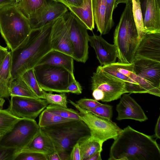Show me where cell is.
Segmentation results:
<instances>
[{
  "label": "cell",
  "mask_w": 160,
  "mask_h": 160,
  "mask_svg": "<svg viewBox=\"0 0 160 160\" xmlns=\"http://www.w3.org/2000/svg\"><path fill=\"white\" fill-rule=\"evenodd\" d=\"M55 20L40 28L32 29L25 39L10 51L11 78L21 76L27 71L33 68L41 59L52 49L51 35L52 26Z\"/></svg>",
  "instance_id": "obj_1"
},
{
  "label": "cell",
  "mask_w": 160,
  "mask_h": 160,
  "mask_svg": "<svg viewBox=\"0 0 160 160\" xmlns=\"http://www.w3.org/2000/svg\"><path fill=\"white\" fill-rule=\"evenodd\" d=\"M114 140L109 160H160V149L156 140L129 126Z\"/></svg>",
  "instance_id": "obj_2"
},
{
  "label": "cell",
  "mask_w": 160,
  "mask_h": 160,
  "mask_svg": "<svg viewBox=\"0 0 160 160\" xmlns=\"http://www.w3.org/2000/svg\"><path fill=\"white\" fill-rule=\"evenodd\" d=\"M114 34L118 62L132 63L140 39L133 18L132 1L126 4Z\"/></svg>",
  "instance_id": "obj_3"
},
{
  "label": "cell",
  "mask_w": 160,
  "mask_h": 160,
  "mask_svg": "<svg viewBox=\"0 0 160 160\" xmlns=\"http://www.w3.org/2000/svg\"><path fill=\"white\" fill-rule=\"evenodd\" d=\"M32 29L29 20L15 3L0 6V32L11 51L25 39Z\"/></svg>",
  "instance_id": "obj_4"
},
{
  "label": "cell",
  "mask_w": 160,
  "mask_h": 160,
  "mask_svg": "<svg viewBox=\"0 0 160 160\" xmlns=\"http://www.w3.org/2000/svg\"><path fill=\"white\" fill-rule=\"evenodd\" d=\"M51 140L58 155H70L81 138L90 136L89 128L82 120H73L40 128Z\"/></svg>",
  "instance_id": "obj_5"
},
{
  "label": "cell",
  "mask_w": 160,
  "mask_h": 160,
  "mask_svg": "<svg viewBox=\"0 0 160 160\" xmlns=\"http://www.w3.org/2000/svg\"><path fill=\"white\" fill-rule=\"evenodd\" d=\"M91 83L92 95L97 101L110 102L128 93L125 82L103 71L101 66H98L93 72Z\"/></svg>",
  "instance_id": "obj_6"
},
{
  "label": "cell",
  "mask_w": 160,
  "mask_h": 160,
  "mask_svg": "<svg viewBox=\"0 0 160 160\" xmlns=\"http://www.w3.org/2000/svg\"><path fill=\"white\" fill-rule=\"evenodd\" d=\"M34 72L40 87L49 92L67 93V88L75 78L65 68L49 64L37 65Z\"/></svg>",
  "instance_id": "obj_7"
},
{
  "label": "cell",
  "mask_w": 160,
  "mask_h": 160,
  "mask_svg": "<svg viewBox=\"0 0 160 160\" xmlns=\"http://www.w3.org/2000/svg\"><path fill=\"white\" fill-rule=\"evenodd\" d=\"M34 120L21 118L0 137V147L16 149L18 153L25 147L39 132Z\"/></svg>",
  "instance_id": "obj_8"
},
{
  "label": "cell",
  "mask_w": 160,
  "mask_h": 160,
  "mask_svg": "<svg viewBox=\"0 0 160 160\" xmlns=\"http://www.w3.org/2000/svg\"><path fill=\"white\" fill-rule=\"evenodd\" d=\"M69 102L79 111L82 120L89 129L90 137L101 144L110 139L114 140L122 131L111 120L98 116L81 108L71 100Z\"/></svg>",
  "instance_id": "obj_9"
},
{
  "label": "cell",
  "mask_w": 160,
  "mask_h": 160,
  "mask_svg": "<svg viewBox=\"0 0 160 160\" xmlns=\"http://www.w3.org/2000/svg\"><path fill=\"white\" fill-rule=\"evenodd\" d=\"M63 17L68 28L73 52L72 57L77 62L85 63L88 58L89 36L87 29L71 12Z\"/></svg>",
  "instance_id": "obj_10"
},
{
  "label": "cell",
  "mask_w": 160,
  "mask_h": 160,
  "mask_svg": "<svg viewBox=\"0 0 160 160\" xmlns=\"http://www.w3.org/2000/svg\"><path fill=\"white\" fill-rule=\"evenodd\" d=\"M8 108L6 109L18 118L35 119L48 105L47 101L39 98L11 96Z\"/></svg>",
  "instance_id": "obj_11"
},
{
  "label": "cell",
  "mask_w": 160,
  "mask_h": 160,
  "mask_svg": "<svg viewBox=\"0 0 160 160\" xmlns=\"http://www.w3.org/2000/svg\"><path fill=\"white\" fill-rule=\"evenodd\" d=\"M51 43L52 49L72 57L73 52L69 34L63 16L56 19L53 24Z\"/></svg>",
  "instance_id": "obj_12"
},
{
  "label": "cell",
  "mask_w": 160,
  "mask_h": 160,
  "mask_svg": "<svg viewBox=\"0 0 160 160\" xmlns=\"http://www.w3.org/2000/svg\"><path fill=\"white\" fill-rule=\"evenodd\" d=\"M132 63L134 72L137 75L160 89V62L136 58Z\"/></svg>",
  "instance_id": "obj_13"
},
{
  "label": "cell",
  "mask_w": 160,
  "mask_h": 160,
  "mask_svg": "<svg viewBox=\"0 0 160 160\" xmlns=\"http://www.w3.org/2000/svg\"><path fill=\"white\" fill-rule=\"evenodd\" d=\"M136 58L160 62V32L144 33L135 53Z\"/></svg>",
  "instance_id": "obj_14"
},
{
  "label": "cell",
  "mask_w": 160,
  "mask_h": 160,
  "mask_svg": "<svg viewBox=\"0 0 160 160\" xmlns=\"http://www.w3.org/2000/svg\"><path fill=\"white\" fill-rule=\"evenodd\" d=\"M116 108L118 112V120L131 119L140 122L145 121L148 118L139 104L129 94H123Z\"/></svg>",
  "instance_id": "obj_15"
},
{
  "label": "cell",
  "mask_w": 160,
  "mask_h": 160,
  "mask_svg": "<svg viewBox=\"0 0 160 160\" xmlns=\"http://www.w3.org/2000/svg\"><path fill=\"white\" fill-rule=\"evenodd\" d=\"M64 4L49 0L46 6L33 19L29 21L32 29L40 28L47 23L62 17L68 11Z\"/></svg>",
  "instance_id": "obj_16"
},
{
  "label": "cell",
  "mask_w": 160,
  "mask_h": 160,
  "mask_svg": "<svg viewBox=\"0 0 160 160\" xmlns=\"http://www.w3.org/2000/svg\"><path fill=\"white\" fill-rule=\"evenodd\" d=\"M89 42L94 49L101 66L108 65L116 62L117 57L115 45L108 43L101 35L93 34L89 36Z\"/></svg>",
  "instance_id": "obj_17"
},
{
  "label": "cell",
  "mask_w": 160,
  "mask_h": 160,
  "mask_svg": "<svg viewBox=\"0 0 160 160\" xmlns=\"http://www.w3.org/2000/svg\"><path fill=\"white\" fill-rule=\"evenodd\" d=\"M144 7V33L160 32V0H146Z\"/></svg>",
  "instance_id": "obj_18"
},
{
  "label": "cell",
  "mask_w": 160,
  "mask_h": 160,
  "mask_svg": "<svg viewBox=\"0 0 160 160\" xmlns=\"http://www.w3.org/2000/svg\"><path fill=\"white\" fill-rule=\"evenodd\" d=\"M73 60L72 57L67 54L52 49L41 59L37 65L49 64L61 67L74 75Z\"/></svg>",
  "instance_id": "obj_19"
},
{
  "label": "cell",
  "mask_w": 160,
  "mask_h": 160,
  "mask_svg": "<svg viewBox=\"0 0 160 160\" xmlns=\"http://www.w3.org/2000/svg\"><path fill=\"white\" fill-rule=\"evenodd\" d=\"M21 152H34L47 155L56 152L51 140L41 128L30 142Z\"/></svg>",
  "instance_id": "obj_20"
},
{
  "label": "cell",
  "mask_w": 160,
  "mask_h": 160,
  "mask_svg": "<svg viewBox=\"0 0 160 160\" xmlns=\"http://www.w3.org/2000/svg\"><path fill=\"white\" fill-rule=\"evenodd\" d=\"M86 27L88 30L92 31L94 28L92 0H83L81 5L76 7L65 5Z\"/></svg>",
  "instance_id": "obj_21"
},
{
  "label": "cell",
  "mask_w": 160,
  "mask_h": 160,
  "mask_svg": "<svg viewBox=\"0 0 160 160\" xmlns=\"http://www.w3.org/2000/svg\"><path fill=\"white\" fill-rule=\"evenodd\" d=\"M49 0H16L18 8L28 20L34 18L47 5Z\"/></svg>",
  "instance_id": "obj_22"
},
{
  "label": "cell",
  "mask_w": 160,
  "mask_h": 160,
  "mask_svg": "<svg viewBox=\"0 0 160 160\" xmlns=\"http://www.w3.org/2000/svg\"><path fill=\"white\" fill-rule=\"evenodd\" d=\"M8 85L10 96H18L38 98L21 76L11 78Z\"/></svg>",
  "instance_id": "obj_23"
},
{
  "label": "cell",
  "mask_w": 160,
  "mask_h": 160,
  "mask_svg": "<svg viewBox=\"0 0 160 160\" xmlns=\"http://www.w3.org/2000/svg\"><path fill=\"white\" fill-rule=\"evenodd\" d=\"M78 142L80 149L81 160H88L95 153L102 150V144L92 138L90 136L81 138Z\"/></svg>",
  "instance_id": "obj_24"
},
{
  "label": "cell",
  "mask_w": 160,
  "mask_h": 160,
  "mask_svg": "<svg viewBox=\"0 0 160 160\" xmlns=\"http://www.w3.org/2000/svg\"><path fill=\"white\" fill-rule=\"evenodd\" d=\"M92 6L94 21L97 31L101 35L105 34L106 0H92Z\"/></svg>",
  "instance_id": "obj_25"
},
{
  "label": "cell",
  "mask_w": 160,
  "mask_h": 160,
  "mask_svg": "<svg viewBox=\"0 0 160 160\" xmlns=\"http://www.w3.org/2000/svg\"><path fill=\"white\" fill-rule=\"evenodd\" d=\"M73 120L62 118L46 109L39 116L38 125L40 128H44Z\"/></svg>",
  "instance_id": "obj_26"
},
{
  "label": "cell",
  "mask_w": 160,
  "mask_h": 160,
  "mask_svg": "<svg viewBox=\"0 0 160 160\" xmlns=\"http://www.w3.org/2000/svg\"><path fill=\"white\" fill-rule=\"evenodd\" d=\"M21 76L38 98L45 99L46 92L39 86L35 76L33 68L27 71Z\"/></svg>",
  "instance_id": "obj_27"
},
{
  "label": "cell",
  "mask_w": 160,
  "mask_h": 160,
  "mask_svg": "<svg viewBox=\"0 0 160 160\" xmlns=\"http://www.w3.org/2000/svg\"><path fill=\"white\" fill-rule=\"evenodd\" d=\"M48 111L62 118L73 120H82L79 113L72 109L49 104L46 108Z\"/></svg>",
  "instance_id": "obj_28"
},
{
  "label": "cell",
  "mask_w": 160,
  "mask_h": 160,
  "mask_svg": "<svg viewBox=\"0 0 160 160\" xmlns=\"http://www.w3.org/2000/svg\"><path fill=\"white\" fill-rule=\"evenodd\" d=\"M20 118L13 116L6 109L0 110V135L9 131Z\"/></svg>",
  "instance_id": "obj_29"
},
{
  "label": "cell",
  "mask_w": 160,
  "mask_h": 160,
  "mask_svg": "<svg viewBox=\"0 0 160 160\" xmlns=\"http://www.w3.org/2000/svg\"><path fill=\"white\" fill-rule=\"evenodd\" d=\"M132 12L133 19L140 39L143 33V18L141 3L139 0H132Z\"/></svg>",
  "instance_id": "obj_30"
},
{
  "label": "cell",
  "mask_w": 160,
  "mask_h": 160,
  "mask_svg": "<svg viewBox=\"0 0 160 160\" xmlns=\"http://www.w3.org/2000/svg\"><path fill=\"white\" fill-rule=\"evenodd\" d=\"M106 12L105 16L106 33H108L114 25L112 18L113 11L116 8V0H106Z\"/></svg>",
  "instance_id": "obj_31"
},
{
  "label": "cell",
  "mask_w": 160,
  "mask_h": 160,
  "mask_svg": "<svg viewBox=\"0 0 160 160\" xmlns=\"http://www.w3.org/2000/svg\"><path fill=\"white\" fill-rule=\"evenodd\" d=\"M12 61L11 52H9L0 66V78L8 82L11 78Z\"/></svg>",
  "instance_id": "obj_32"
},
{
  "label": "cell",
  "mask_w": 160,
  "mask_h": 160,
  "mask_svg": "<svg viewBox=\"0 0 160 160\" xmlns=\"http://www.w3.org/2000/svg\"><path fill=\"white\" fill-rule=\"evenodd\" d=\"M49 92L46 94L45 99L49 104L58 105L67 108V97L64 92L53 94Z\"/></svg>",
  "instance_id": "obj_33"
},
{
  "label": "cell",
  "mask_w": 160,
  "mask_h": 160,
  "mask_svg": "<svg viewBox=\"0 0 160 160\" xmlns=\"http://www.w3.org/2000/svg\"><path fill=\"white\" fill-rule=\"evenodd\" d=\"M101 117L111 120L112 116V107L107 104H103L95 108L87 110Z\"/></svg>",
  "instance_id": "obj_34"
},
{
  "label": "cell",
  "mask_w": 160,
  "mask_h": 160,
  "mask_svg": "<svg viewBox=\"0 0 160 160\" xmlns=\"http://www.w3.org/2000/svg\"><path fill=\"white\" fill-rule=\"evenodd\" d=\"M13 160H48L47 155L38 152H21L15 156Z\"/></svg>",
  "instance_id": "obj_35"
},
{
  "label": "cell",
  "mask_w": 160,
  "mask_h": 160,
  "mask_svg": "<svg viewBox=\"0 0 160 160\" xmlns=\"http://www.w3.org/2000/svg\"><path fill=\"white\" fill-rule=\"evenodd\" d=\"M76 104L81 108L88 110L95 108L102 104L94 99L83 98L77 101Z\"/></svg>",
  "instance_id": "obj_36"
},
{
  "label": "cell",
  "mask_w": 160,
  "mask_h": 160,
  "mask_svg": "<svg viewBox=\"0 0 160 160\" xmlns=\"http://www.w3.org/2000/svg\"><path fill=\"white\" fill-rule=\"evenodd\" d=\"M17 153L15 149L0 147V160H13Z\"/></svg>",
  "instance_id": "obj_37"
},
{
  "label": "cell",
  "mask_w": 160,
  "mask_h": 160,
  "mask_svg": "<svg viewBox=\"0 0 160 160\" xmlns=\"http://www.w3.org/2000/svg\"><path fill=\"white\" fill-rule=\"evenodd\" d=\"M82 88L79 83L74 78L67 89V93L71 92L77 94L82 93Z\"/></svg>",
  "instance_id": "obj_38"
},
{
  "label": "cell",
  "mask_w": 160,
  "mask_h": 160,
  "mask_svg": "<svg viewBox=\"0 0 160 160\" xmlns=\"http://www.w3.org/2000/svg\"><path fill=\"white\" fill-rule=\"evenodd\" d=\"M8 84L0 78V98H8L10 96Z\"/></svg>",
  "instance_id": "obj_39"
},
{
  "label": "cell",
  "mask_w": 160,
  "mask_h": 160,
  "mask_svg": "<svg viewBox=\"0 0 160 160\" xmlns=\"http://www.w3.org/2000/svg\"><path fill=\"white\" fill-rule=\"evenodd\" d=\"M79 147L77 142L73 147L70 153V160H81Z\"/></svg>",
  "instance_id": "obj_40"
},
{
  "label": "cell",
  "mask_w": 160,
  "mask_h": 160,
  "mask_svg": "<svg viewBox=\"0 0 160 160\" xmlns=\"http://www.w3.org/2000/svg\"><path fill=\"white\" fill-rule=\"evenodd\" d=\"M56 1L62 3L64 5L79 7L81 5L83 0H56Z\"/></svg>",
  "instance_id": "obj_41"
},
{
  "label": "cell",
  "mask_w": 160,
  "mask_h": 160,
  "mask_svg": "<svg viewBox=\"0 0 160 160\" xmlns=\"http://www.w3.org/2000/svg\"><path fill=\"white\" fill-rule=\"evenodd\" d=\"M8 52L7 48L3 47L0 45V66Z\"/></svg>",
  "instance_id": "obj_42"
},
{
  "label": "cell",
  "mask_w": 160,
  "mask_h": 160,
  "mask_svg": "<svg viewBox=\"0 0 160 160\" xmlns=\"http://www.w3.org/2000/svg\"><path fill=\"white\" fill-rule=\"evenodd\" d=\"M155 135L157 139L160 138V115L157 119L155 128Z\"/></svg>",
  "instance_id": "obj_43"
},
{
  "label": "cell",
  "mask_w": 160,
  "mask_h": 160,
  "mask_svg": "<svg viewBox=\"0 0 160 160\" xmlns=\"http://www.w3.org/2000/svg\"><path fill=\"white\" fill-rule=\"evenodd\" d=\"M101 151H98L91 157H90L88 160H102L101 157Z\"/></svg>",
  "instance_id": "obj_44"
},
{
  "label": "cell",
  "mask_w": 160,
  "mask_h": 160,
  "mask_svg": "<svg viewBox=\"0 0 160 160\" xmlns=\"http://www.w3.org/2000/svg\"><path fill=\"white\" fill-rule=\"evenodd\" d=\"M48 160H60L57 153L56 152L47 155Z\"/></svg>",
  "instance_id": "obj_45"
},
{
  "label": "cell",
  "mask_w": 160,
  "mask_h": 160,
  "mask_svg": "<svg viewBox=\"0 0 160 160\" xmlns=\"http://www.w3.org/2000/svg\"><path fill=\"white\" fill-rule=\"evenodd\" d=\"M16 0H0V6L15 3Z\"/></svg>",
  "instance_id": "obj_46"
},
{
  "label": "cell",
  "mask_w": 160,
  "mask_h": 160,
  "mask_svg": "<svg viewBox=\"0 0 160 160\" xmlns=\"http://www.w3.org/2000/svg\"><path fill=\"white\" fill-rule=\"evenodd\" d=\"M130 1H132V0H116V6L117 7L119 3H124L126 4Z\"/></svg>",
  "instance_id": "obj_47"
},
{
  "label": "cell",
  "mask_w": 160,
  "mask_h": 160,
  "mask_svg": "<svg viewBox=\"0 0 160 160\" xmlns=\"http://www.w3.org/2000/svg\"><path fill=\"white\" fill-rule=\"evenodd\" d=\"M5 101L4 98H0V110L2 109Z\"/></svg>",
  "instance_id": "obj_48"
},
{
  "label": "cell",
  "mask_w": 160,
  "mask_h": 160,
  "mask_svg": "<svg viewBox=\"0 0 160 160\" xmlns=\"http://www.w3.org/2000/svg\"><path fill=\"white\" fill-rule=\"evenodd\" d=\"M141 6L142 5H143L144 6L146 2V0H139Z\"/></svg>",
  "instance_id": "obj_49"
},
{
  "label": "cell",
  "mask_w": 160,
  "mask_h": 160,
  "mask_svg": "<svg viewBox=\"0 0 160 160\" xmlns=\"http://www.w3.org/2000/svg\"><path fill=\"white\" fill-rule=\"evenodd\" d=\"M52 0V1H56V0Z\"/></svg>",
  "instance_id": "obj_50"
},
{
  "label": "cell",
  "mask_w": 160,
  "mask_h": 160,
  "mask_svg": "<svg viewBox=\"0 0 160 160\" xmlns=\"http://www.w3.org/2000/svg\"><path fill=\"white\" fill-rule=\"evenodd\" d=\"M1 136L0 135V137Z\"/></svg>",
  "instance_id": "obj_51"
}]
</instances>
